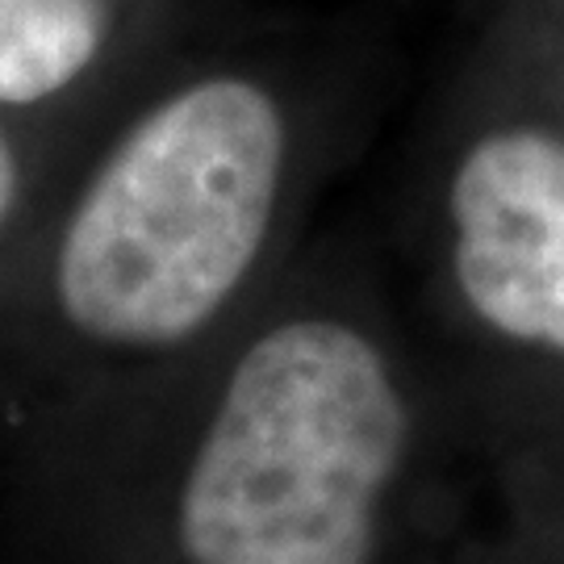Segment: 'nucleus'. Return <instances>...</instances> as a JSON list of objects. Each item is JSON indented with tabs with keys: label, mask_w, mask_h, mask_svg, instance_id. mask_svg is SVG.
<instances>
[{
	"label": "nucleus",
	"mask_w": 564,
	"mask_h": 564,
	"mask_svg": "<svg viewBox=\"0 0 564 564\" xmlns=\"http://www.w3.org/2000/svg\"><path fill=\"white\" fill-rule=\"evenodd\" d=\"M452 268L498 335L564 356V139L506 126L464 151L447 184Z\"/></svg>",
	"instance_id": "7ed1b4c3"
},
{
	"label": "nucleus",
	"mask_w": 564,
	"mask_h": 564,
	"mask_svg": "<svg viewBox=\"0 0 564 564\" xmlns=\"http://www.w3.org/2000/svg\"><path fill=\"white\" fill-rule=\"evenodd\" d=\"M113 0H0V105L67 93L101 59Z\"/></svg>",
	"instance_id": "20e7f679"
},
{
	"label": "nucleus",
	"mask_w": 564,
	"mask_h": 564,
	"mask_svg": "<svg viewBox=\"0 0 564 564\" xmlns=\"http://www.w3.org/2000/svg\"><path fill=\"white\" fill-rule=\"evenodd\" d=\"M18 184H21L18 155H13L9 139L0 134V226H4V218L13 214V202H18Z\"/></svg>",
	"instance_id": "39448f33"
},
{
	"label": "nucleus",
	"mask_w": 564,
	"mask_h": 564,
	"mask_svg": "<svg viewBox=\"0 0 564 564\" xmlns=\"http://www.w3.org/2000/svg\"><path fill=\"white\" fill-rule=\"evenodd\" d=\"M405 447L377 347L343 323H284L239 360L181 494L193 564H368Z\"/></svg>",
	"instance_id": "f03ea898"
},
{
	"label": "nucleus",
	"mask_w": 564,
	"mask_h": 564,
	"mask_svg": "<svg viewBox=\"0 0 564 564\" xmlns=\"http://www.w3.org/2000/svg\"><path fill=\"white\" fill-rule=\"evenodd\" d=\"M284 151L281 105L247 76H205L151 105L63 226L55 289L67 323L118 347L202 330L263 251Z\"/></svg>",
	"instance_id": "f257e3e1"
}]
</instances>
